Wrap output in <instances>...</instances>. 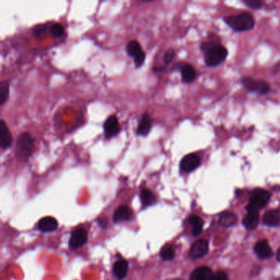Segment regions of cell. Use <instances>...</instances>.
I'll return each mask as SVG.
<instances>
[{
  "label": "cell",
  "instance_id": "obj_1",
  "mask_svg": "<svg viewBox=\"0 0 280 280\" xmlns=\"http://www.w3.org/2000/svg\"><path fill=\"white\" fill-rule=\"evenodd\" d=\"M201 49L205 53V63L208 67H216L226 59L228 49L219 43V39L205 41L201 45Z\"/></svg>",
  "mask_w": 280,
  "mask_h": 280
},
{
  "label": "cell",
  "instance_id": "obj_2",
  "mask_svg": "<svg viewBox=\"0 0 280 280\" xmlns=\"http://www.w3.org/2000/svg\"><path fill=\"white\" fill-rule=\"evenodd\" d=\"M36 140L29 132H24L18 136L16 141V156L20 162H27L33 155Z\"/></svg>",
  "mask_w": 280,
  "mask_h": 280
},
{
  "label": "cell",
  "instance_id": "obj_3",
  "mask_svg": "<svg viewBox=\"0 0 280 280\" xmlns=\"http://www.w3.org/2000/svg\"><path fill=\"white\" fill-rule=\"evenodd\" d=\"M224 23L229 25L230 28L237 32L247 31L254 28L255 18L251 13H239L237 15L229 16L224 18Z\"/></svg>",
  "mask_w": 280,
  "mask_h": 280
},
{
  "label": "cell",
  "instance_id": "obj_4",
  "mask_svg": "<svg viewBox=\"0 0 280 280\" xmlns=\"http://www.w3.org/2000/svg\"><path fill=\"white\" fill-rule=\"evenodd\" d=\"M270 198V193L269 191L263 189L255 190L247 205V213H258L268 203Z\"/></svg>",
  "mask_w": 280,
  "mask_h": 280
},
{
  "label": "cell",
  "instance_id": "obj_5",
  "mask_svg": "<svg viewBox=\"0 0 280 280\" xmlns=\"http://www.w3.org/2000/svg\"><path fill=\"white\" fill-rule=\"evenodd\" d=\"M125 48L127 55L133 58L136 68L139 69L142 66L146 59V54L143 50L140 42L137 40H131L127 42Z\"/></svg>",
  "mask_w": 280,
  "mask_h": 280
},
{
  "label": "cell",
  "instance_id": "obj_6",
  "mask_svg": "<svg viewBox=\"0 0 280 280\" xmlns=\"http://www.w3.org/2000/svg\"><path fill=\"white\" fill-rule=\"evenodd\" d=\"M242 83L250 92L260 94H266L270 92V85L262 80H257L249 76L242 78Z\"/></svg>",
  "mask_w": 280,
  "mask_h": 280
},
{
  "label": "cell",
  "instance_id": "obj_7",
  "mask_svg": "<svg viewBox=\"0 0 280 280\" xmlns=\"http://www.w3.org/2000/svg\"><path fill=\"white\" fill-rule=\"evenodd\" d=\"M104 134L107 139L115 138L121 132V125L116 115H110L103 125Z\"/></svg>",
  "mask_w": 280,
  "mask_h": 280
},
{
  "label": "cell",
  "instance_id": "obj_8",
  "mask_svg": "<svg viewBox=\"0 0 280 280\" xmlns=\"http://www.w3.org/2000/svg\"><path fill=\"white\" fill-rule=\"evenodd\" d=\"M201 164V159L195 153H191L182 159L180 169L184 173H191Z\"/></svg>",
  "mask_w": 280,
  "mask_h": 280
},
{
  "label": "cell",
  "instance_id": "obj_9",
  "mask_svg": "<svg viewBox=\"0 0 280 280\" xmlns=\"http://www.w3.org/2000/svg\"><path fill=\"white\" fill-rule=\"evenodd\" d=\"M87 239L88 235L86 229L82 228L75 229L73 232L71 233V237L69 239V247L71 249L79 248L87 242Z\"/></svg>",
  "mask_w": 280,
  "mask_h": 280
},
{
  "label": "cell",
  "instance_id": "obj_10",
  "mask_svg": "<svg viewBox=\"0 0 280 280\" xmlns=\"http://www.w3.org/2000/svg\"><path fill=\"white\" fill-rule=\"evenodd\" d=\"M13 145V135L8 124L3 119L0 120V147L8 150Z\"/></svg>",
  "mask_w": 280,
  "mask_h": 280
},
{
  "label": "cell",
  "instance_id": "obj_11",
  "mask_svg": "<svg viewBox=\"0 0 280 280\" xmlns=\"http://www.w3.org/2000/svg\"><path fill=\"white\" fill-rule=\"evenodd\" d=\"M153 120L150 114L147 112L143 113L137 128V135L140 137H146L149 135L152 128Z\"/></svg>",
  "mask_w": 280,
  "mask_h": 280
},
{
  "label": "cell",
  "instance_id": "obj_12",
  "mask_svg": "<svg viewBox=\"0 0 280 280\" xmlns=\"http://www.w3.org/2000/svg\"><path fill=\"white\" fill-rule=\"evenodd\" d=\"M209 251V242L206 239L197 240L191 247L190 256L193 259H197L207 255Z\"/></svg>",
  "mask_w": 280,
  "mask_h": 280
},
{
  "label": "cell",
  "instance_id": "obj_13",
  "mask_svg": "<svg viewBox=\"0 0 280 280\" xmlns=\"http://www.w3.org/2000/svg\"><path fill=\"white\" fill-rule=\"evenodd\" d=\"M255 252L260 259H268L273 256V251L266 240H261L255 245Z\"/></svg>",
  "mask_w": 280,
  "mask_h": 280
},
{
  "label": "cell",
  "instance_id": "obj_14",
  "mask_svg": "<svg viewBox=\"0 0 280 280\" xmlns=\"http://www.w3.org/2000/svg\"><path fill=\"white\" fill-rule=\"evenodd\" d=\"M179 71H181L182 81L185 84H190L196 80V69L191 64L184 63Z\"/></svg>",
  "mask_w": 280,
  "mask_h": 280
},
{
  "label": "cell",
  "instance_id": "obj_15",
  "mask_svg": "<svg viewBox=\"0 0 280 280\" xmlns=\"http://www.w3.org/2000/svg\"><path fill=\"white\" fill-rule=\"evenodd\" d=\"M59 226V223L54 217L47 216L39 221L38 228L41 232L49 233L56 230Z\"/></svg>",
  "mask_w": 280,
  "mask_h": 280
},
{
  "label": "cell",
  "instance_id": "obj_16",
  "mask_svg": "<svg viewBox=\"0 0 280 280\" xmlns=\"http://www.w3.org/2000/svg\"><path fill=\"white\" fill-rule=\"evenodd\" d=\"M263 223L270 227H277L280 225V210H270L265 212L263 215Z\"/></svg>",
  "mask_w": 280,
  "mask_h": 280
},
{
  "label": "cell",
  "instance_id": "obj_17",
  "mask_svg": "<svg viewBox=\"0 0 280 280\" xmlns=\"http://www.w3.org/2000/svg\"><path fill=\"white\" fill-rule=\"evenodd\" d=\"M132 216H133V211L129 207L127 206H120L114 213L113 220L115 223H118L125 220H129Z\"/></svg>",
  "mask_w": 280,
  "mask_h": 280
},
{
  "label": "cell",
  "instance_id": "obj_18",
  "mask_svg": "<svg viewBox=\"0 0 280 280\" xmlns=\"http://www.w3.org/2000/svg\"><path fill=\"white\" fill-rule=\"evenodd\" d=\"M212 270L207 266H201V267L196 268L191 273L190 280H211L213 276Z\"/></svg>",
  "mask_w": 280,
  "mask_h": 280
},
{
  "label": "cell",
  "instance_id": "obj_19",
  "mask_svg": "<svg viewBox=\"0 0 280 280\" xmlns=\"http://www.w3.org/2000/svg\"><path fill=\"white\" fill-rule=\"evenodd\" d=\"M128 270V262L126 260H118L115 262L113 268V273L117 280H122L127 276Z\"/></svg>",
  "mask_w": 280,
  "mask_h": 280
},
{
  "label": "cell",
  "instance_id": "obj_20",
  "mask_svg": "<svg viewBox=\"0 0 280 280\" xmlns=\"http://www.w3.org/2000/svg\"><path fill=\"white\" fill-rule=\"evenodd\" d=\"M140 201L143 206L145 207L154 205L156 202V196L150 189L144 188L140 193Z\"/></svg>",
  "mask_w": 280,
  "mask_h": 280
},
{
  "label": "cell",
  "instance_id": "obj_21",
  "mask_svg": "<svg viewBox=\"0 0 280 280\" xmlns=\"http://www.w3.org/2000/svg\"><path fill=\"white\" fill-rule=\"evenodd\" d=\"M237 216L234 213L227 211L222 213L221 215L219 217V222L221 226L229 228V227L234 225L237 223Z\"/></svg>",
  "mask_w": 280,
  "mask_h": 280
},
{
  "label": "cell",
  "instance_id": "obj_22",
  "mask_svg": "<svg viewBox=\"0 0 280 280\" xmlns=\"http://www.w3.org/2000/svg\"><path fill=\"white\" fill-rule=\"evenodd\" d=\"M260 216L258 213H247L243 219V225L248 230H253L259 224Z\"/></svg>",
  "mask_w": 280,
  "mask_h": 280
},
{
  "label": "cell",
  "instance_id": "obj_23",
  "mask_svg": "<svg viewBox=\"0 0 280 280\" xmlns=\"http://www.w3.org/2000/svg\"><path fill=\"white\" fill-rule=\"evenodd\" d=\"M10 96V85L8 81H2L0 83V105L3 106Z\"/></svg>",
  "mask_w": 280,
  "mask_h": 280
},
{
  "label": "cell",
  "instance_id": "obj_24",
  "mask_svg": "<svg viewBox=\"0 0 280 280\" xmlns=\"http://www.w3.org/2000/svg\"><path fill=\"white\" fill-rule=\"evenodd\" d=\"M188 221L192 225V234L194 236H198L202 232L203 229V222L201 218L196 215H192L189 218Z\"/></svg>",
  "mask_w": 280,
  "mask_h": 280
},
{
  "label": "cell",
  "instance_id": "obj_25",
  "mask_svg": "<svg viewBox=\"0 0 280 280\" xmlns=\"http://www.w3.org/2000/svg\"><path fill=\"white\" fill-rule=\"evenodd\" d=\"M48 31L50 33L51 36L54 38H61L65 33V30L62 24L59 23H54L50 25V27L48 28Z\"/></svg>",
  "mask_w": 280,
  "mask_h": 280
},
{
  "label": "cell",
  "instance_id": "obj_26",
  "mask_svg": "<svg viewBox=\"0 0 280 280\" xmlns=\"http://www.w3.org/2000/svg\"><path fill=\"white\" fill-rule=\"evenodd\" d=\"M161 257L163 260H173L175 257V252L170 245H166L161 249Z\"/></svg>",
  "mask_w": 280,
  "mask_h": 280
},
{
  "label": "cell",
  "instance_id": "obj_27",
  "mask_svg": "<svg viewBox=\"0 0 280 280\" xmlns=\"http://www.w3.org/2000/svg\"><path fill=\"white\" fill-rule=\"evenodd\" d=\"M242 2L254 10H259L264 7V2L261 0H242Z\"/></svg>",
  "mask_w": 280,
  "mask_h": 280
},
{
  "label": "cell",
  "instance_id": "obj_28",
  "mask_svg": "<svg viewBox=\"0 0 280 280\" xmlns=\"http://www.w3.org/2000/svg\"><path fill=\"white\" fill-rule=\"evenodd\" d=\"M175 56L176 53L173 48H168V50H166L163 57V61L164 65L170 64L173 61Z\"/></svg>",
  "mask_w": 280,
  "mask_h": 280
},
{
  "label": "cell",
  "instance_id": "obj_29",
  "mask_svg": "<svg viewBox=\"0 0 280 280\" xmlns=\"http://www.w3.org/2000/svg\"><path fill=\"white\" fill-rule=\"evenodd\" d=\"M211 280H228V275L224 272H217L213 275Z\"/></svg>",
  "mask_w": 280,
  "mask_h": 280
},
{
  "label": "cell",
  "instance_id": "obj_30",
  "mask_svg": "<svg viewBox=\"0 0 280 280\" xmlns=\"http://www.w3.org/2000/svg\"><path fill=\"white\" fill-rule=\"evenodd\" d=\"M45 32H46V31H45V27H44V25H38V26L36 27L35 30H34V35L37 36V37H41L42 35L45 34Z\"/></svg>",
  "mask_w": 280,
  "mask_h": 280
},
{
  "label": "cell",
  "instance_id": "obj_31",
  "mask_svg": "<svg viewBox=\"0 0 280 280\" xmlns=\"http://www.w3.org/2000/svg\"><path fill=\"white\" fill-rule=\"evenodd\" d=\"M98 223H99V225H100V226H101L103 229H105V228H106L108 225V219H105V218H103V219H99Z\"/></svg>",
  "mask_w": 280,
  "mask_h": 280
},
{
  "label": "cell",
  "instance_id": "obj_32",
  "mask_svg": "<svg viewBox=\"0 0 280 280\" xmlns=\"http://www.w3.org/2000/svg\"><path fill=\"white\" fill-rule=\"evenodd\" d=\"M163 66L162 67H155L154 69H153V71H156V72H162L163 71Z\"/></svg>",
  "mask_w": 280,
  "mask_h": 280
},
{
  "label": "cell",
  "instance_id": "obj_33",
  "mask_svg": "<svg viewBox=\"0 0 280 280\" xmlns=\"http://www.w3.org/2000/svg\"><path fill=\"white\" fill-rule=\"evenodd\" d=\"M276 259H277L278 261H280V247L276 252Z\"/></svg>",
  "mask_w": 280,
  "mask_h": 280
},
{
  "label": "cell",
  "instance_id": "obj_34",
  "mask_svg": "<svg viewBox=\"0 0 280 280\" xmlns=\"http://www.w3.org/2000/svg\"><path fill=\"white\" fill-rule=\"evenodd\" d=\"M180 280V279H178V280Z\"/></svg>",
  "mask_w": 280,
  "mask_h": 280
},
{
  "label": "cell",
  "instance_id": "obj_35",
  "mask_svg": "<svg viewBox=\"0 0 280 280\" xmlns=\"http://www.w3.org/2000/svg\"></svg>",
  "mask_w": 280,
  "mask_h": 280
}]
</instances>
